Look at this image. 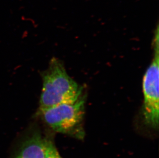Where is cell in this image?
Returning <instances> with one entry per match:
<instances>
[{
	"instance_id": "cell-1",
	"label": "cell",
	"mask_w": 159,
	"mask_h": 158,
	"mask_svg": "<svg viewBox=\"0 0 159 158\" xmlns=\"http://www.w3.org/2000/svg\"><path fill=\"white\" fill-rule=\"evenodd\" d=\"M43 86L39 109L75 101L82 95L83 87L68 75L62 62L53 58L41 73Z\"/></svg>"
},
{
	"instance_id": "cell-2",
	"label": "cell",
	"mask_w": 159,
	"mask_h": 158,
	"mask_svg": "<svg viewBox=\"0 0 159 158\" xmlns=\"http://www.w3.org/2000/svg\"><path fill=\"white\" fill-rule=\"evenodd\" d=\"M37 113L53 131L80 140L84 139V96L81 95L75 101L39 109Z\"/></svg>"
},
{
	"instance_id": "cell-3",
	"label": "cell",
	"mask_w": 159,
	"mask_h": 158,
	"mask_svg": "<svg viewBox=\"0 0 159 158\" xmlns=\"http://www.w3.org/2000/svg\"><path fill=\"white\" fill-rule=\"evenodd\" d=\"M159 33L157 29L153 39V55L143 79V119L146 125L157 130L159 124Z\"/></svg>"
},
{
	"instance_id": "cell-4",
	"label": "cell",
	"mask_w": 159,
	"mask_h": 158,
	"mask_svg": "<svg viewBox=\"0 0 159 158\" xmlns=\"http://www.w3.org/2000/svg\"><path fill=\"white\" fill-rule=\"evenodd\" d=\"M48 141L40 132L35 131L23 142L15 158H45Z\"/></svg>"
},
{
	"instance_id": "cell-5",
	"label": "cell",
	"mask_w": 159,
	"mask_h": 158,
	"mask_svg": "<svg viewBox=\"0 0 159 158\" xmlns=\"http://www.w3.org/2000/svg\"><path fill=\"white\" fill-rule=\"evenodd\" d=\"M45 158H63L59 153L54 143L49 139L47 144Z\"/></svg>"
}]
</instances>
